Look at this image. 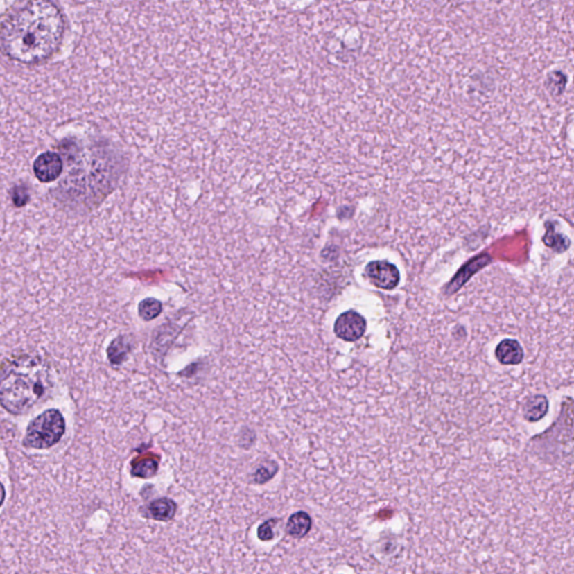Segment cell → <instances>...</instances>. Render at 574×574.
Listing matches in <instances>:
<instances>
[{
    "label": "cell",
    "mask_w": 574,
    "mask_h": 574,
    "mask_svg": "<svg viewBox=\"0 0 574 574\" xmlns=\"http://www.w3.org/2000/svg\"><path fill=\"white\" fill-rule=\"evenodd\" d=\"M367 322L361 314L347 311L334 323V333L345 341H356L366 332Z\"/></svg>",
    "instance_id": "277c9868"
},
{
    "label": "cell",
    "mask_w": 574,
    "mask_h": 574,
    "mask_svg": "<svg viewBox=\"0 0 574 574\" xmlns=\"http://www.w3.org/2000/svg\"><path fill=\"white\" fill-rule=\"evenodd\" d=\"M366 274L376 286L387 290H394L401 279L399 268L386 261H372L367 265Z\"/></svg>",
    "instance_id": "5b68a950"
},
{
    "label": "cell",
    "mask_w": 574,
    "mask_h": 574,
    "mask_svg": "<svg viewBox=\"0 0 574 574\" xmlns=\"http://www.w3.org/2000/svg\"><path fill=\"white\" fill-rule=\"evenodd\" d=\"M157 469H159V460H157V457L153 454L136 458L132 462V475L134 477L143 478V479L153 477L157 472Z\"/></svg>",
    "instance_id": "9c48e42d"
},
{
    "label": "cell",
    "mask_w": 574,
    "mask_h": 574,
    "mask_svg": "<svg viewBox=\"0 0 574 574\" xmlns=\"http://www.w3.org/2000/svg\"><path fill=\"white\" fill-rule=\"evenodd\" d=\"M63 163L59 154L53 152L43 153L34 163V173L41 182L50 183L59 179Z\"/></svg>",
    "instance_id": "8992f818"
},
{
    "label": "cell",
    "mask_w": 574,
    "mask_h": 574,
    "mask_svg": "<svg viewBox=\"0 0 574 574\" xmlns=\"http://www.w3.org/2000/svg\"><path fill=\"white\" fill-rule=\"evenodd\" d=\"M279 523V519H270V521H265L258 528L257 537L261 541H272L274 539V526Z\"/></svg>",
    "instance_id": "5bb4252c"
},
{
    "label": "cell",
    "mask_w": 574,
    "mask_h": 574,
    "mask_svg": "<svg viewBox=\"0 0 574 574\" xmlns=\"http://www.w3.org/2000/svg\"><path fill=\"white\" fill-rule=\"evenodd\" d=\"M548 410V401L546 397L543 395L534 396L528 399L525 405L524 416L530 419V422H537L539 419H543Z\"/></svg>",
    "instance_id": "8fae6325"
},
{
    "label": "cell",
    "mask_w": 574,
    "mask_h": 574,
    "mask_svg": "<svg viewBox=\"0 0 574 574\" xmlns=\"http://www.w3.org/2000/svg\"><path fill=\"white\" fill-rule=\"evenodd\" d=\"M64 33V16L56 3H16L0 17V51L12 61L37 64L58 52Z\"/></svg>",
    "instance_id": "6da1fadb"
},
{
    "label": "cell",
    "mask_w": 574,
    "mask_h": 574,
    "mask_svg": "<svg viewBox=\"0 0 574 574\" xmlns=\"http://www.w3.org/2000/svg\"><path fill=\"white\" fill-rule=\"evenodd\" d=\"M312 526V519L305 512H297L290 516L287 521L286 530L288 535L294 539H302L306 537Z\"/></svg>",
    "instance_id": "ba28073f"
},
{
    "label": "cell",
    "mask_w": 574,
    "mask_h": 574,
    "mask_svg": "<svg viewBox=\"0 0 574 574\" xmlns=\"http://www.w3.org/2000/svg\"><path fill=\"white\" fill-rule=\"evenodd\" d=\"M129 351H130V343H129L128 339L125 337L114 339L110 343L108 350H107L109 360L114 365H121L126 359Z\"/></svg>",
    "instance_id": "7c38bea8"
},
{
    "label": "cell",
    "mask_w": 574,
    "mask_h": 574,
    "mask_svg": "<svg viewBox=\"0 0 574 574\" xmlns=\"http://www.w3.org/2000/svg\"><path fill=\"white\" fill-rule=\"evenodd\" d=\"M495 357L503 366H517L524 360V350L514 339H505L496 347Z\"/></svg>",
    "instance_id": "52a82bcc"
},
{
    "label": "cell",
    "mask_w": 574,
    "mask_h": 574,
    "mask_svg": "<svg viewBox=\"0 0 574 574\" xmlns=\"http://www.w3.org/2000/svg\"><path fill=\"white\" fill-rule=\"evenodd\" d=\"M64 432L65 422L61 412L46 410L28 425L24 446L40 450L51 448L59 442Z\"/></svg>",
    "instance_id": "3957f363"
},
{
    "label": "cell",
    "mask_w": 574,
    "mask_h": 574,
    "mask_svg": "<svg viewBox=\"0 0 574 574\" xmlns=\"http://www.w3.org/2000/svg\"><path fill=\"white\" fill-rule=\"evenodd\" d=\"M175 503L170 498L157 499L148 506V513L155 521H171L175 515Z\"/></svg>",
    "instance_id": "30bf717a"
},
{
    "label": "cell",
    "mask_w": 574,
    "mask_h": 574,
    "mask_svg": "<svg viewBox=\"0 0 574 574\" xmlns=\"http://www.w3.org/2000/svg\"><path fill=\"white\" fill-rule=\"evenodd\" d=\"M5 496H6L5 488H3V485L0 484V506L3 505V501H5Z\"/></svg>",
    "instance_id": "2e32d148"
},
{
    "label": "cell",
    "mask_w": 574,
    "mask_h": 574,
    "mask_svg": "<svg viewBox=\"0 0 574 574\" xmlns=\"http://www.w3.org/2000/svg\"><path fill=\"white\" fill-rule=\"evenodd\" d=\"M162 312V303L155 299H146L138 305V313L141 319L150 321L159 317Z\"/></svg>",
    "instance_id": "4fadbf2b"
},
{
    "label": "cell",
    "mask_w": 574,
    "mask_h": 574,
    "mask_svg": "<svg viewBox=\"0 0 574 574\" xmlns=\"http://www.w3.org/2000/svg\"><path fill=\"white\" fill-rule=\"evenodd\" d=\"M275 471L272 470V469L268 468H261L258 470L257 473H256L255 480L256 482L258 484H264L266 481L270 480V478L274 476Z\"/></svg>",
    "instance_id": "9a60e30c"
},
{
    "label": "cell",
    "mask_w": 574,
    "mask_h": 574,
    "mask_svg": "<svg viewBox=\"0 0 574 574\" xmlns=\"http://www.w3.org/2000/svg\"><path fill=\"white\" fill-rule=\"evenodd\" d=\"M52 387L50 366L41 357H16L0 370V404L9 413L23 415L45 401Z\"/></svg>",
    "instance_id": "7a4b0ae2"
}]
</instances>
